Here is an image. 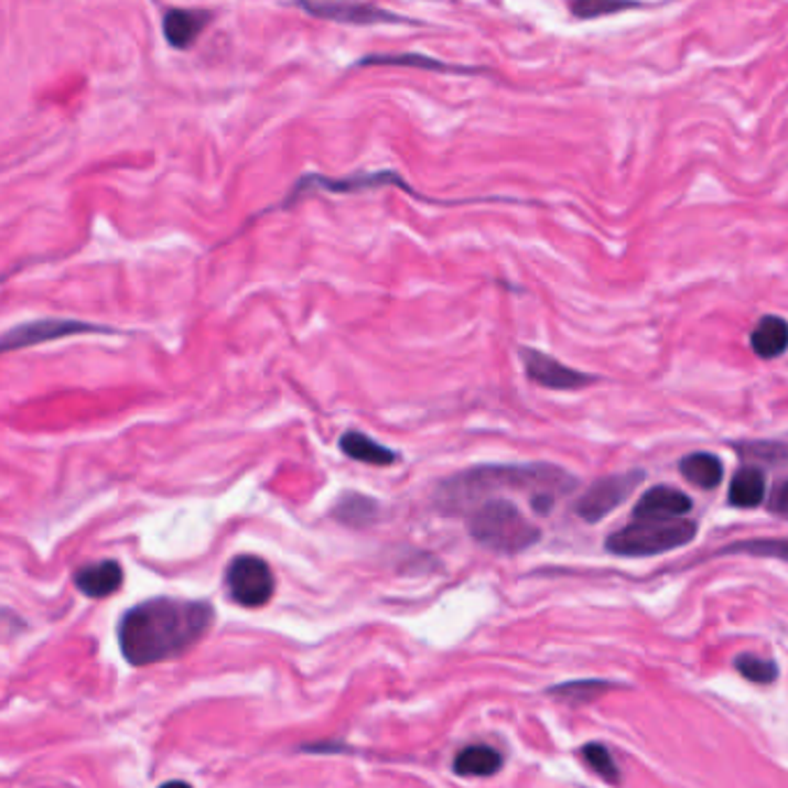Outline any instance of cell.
<instances>
[{"instance_id": "cell-19", "label": "cell", "mask_w": 788, "mask_h": 788, "mask_svg": "<svg viewBox=\"0 0 788 788\" xmlns=\"http://www.w3.org/2000/svg\"><path fill=\"white\" fill-rule=\"evenodd\" d=\"M613 687L615 684L602 682V680H576V682L551 687V689H548V697H553L558 701L573 703V705H581V703H590L594 699L604 697V691H608Z\"/></svg>"}, {"instance_id": "cell-13", "label": "cell", "mask_w": 788, "mask_h": 788, "mask_svg": "<svg viewBox=\"0 0 788 788\" xmlns=\"http://www.w3.org/2000/svg\"><path fill=\"white\" fill-rule=\"evenodd\" d=\"M766 493H768V484H766V474H763L760 467L756 465L740 467L731 479L728 505L735 509H754L766 501Z\"/></svg>"}, {"instance_id": "cell-15", "label": "cell", "mask_w": 788, "mask_h": 788, "mask_svg": "<svg viewBox=\"0 0 788 788\" xmlns=\"http://www.w3.org/2000/svg\"><path fill=\"white\" fill-rule=\"evenodd\" d=\"M505 766L501 754L488 745H469L453 758V773L461 777H490Z\"/></svg>"}, {"instance_id": "cell-20", "label": "cell", "mask_w": 788, "mask_h": 788, "mask_svg": "<svg viewBox=\"0 0 788 788\" xmlns=\"http://www.w3.org/2000/svg\"><path fill=\"white\" fill-rule=\"evenodd\" d=\"M358 67L364 65H396V67H421V69H442V72H469L467 67H456L442 61H435L430 56L421 54H381V56H366L356 63Z\"/></svg>"}, {"instance_id": "cell-22", "label": "cell", "mask_w": 788, "mask_h": 788, "mask_svg": "<svg viewBox=\"0 0 788 788\" xmlns=\"http://www.w3.org/2000/svg\"><path fill=\"white\" fill-rule=\"evenodd\" d=\"M336 518L341 522H347V525H366L370 520H375L377 516V505H375V499L370 497H364V495H345L341 501H338V507H336Z\"/></svg>"}, {"instance_id": "cell-5", "label": "cell", "mask_w": 788, "mask_h": 788, "mask_svg": "<svg viewBox=\"0 0 788 788\" xmlns=\"http://www.w3.org/2000/svg\"><path fill=\"white\" fill-rule=\"evenodd\" d=\"M225 587L234 604L259 608L271 602L276 579L267 560L257 555H238L225 571Z\"/></svg>"}, {"instance_id": "cell-4", "label": "cell", "mask_w": 788, "mask_h": 788, "mask_svg": "<svg viewBox=\"0 0 788 788\" xmlns=\"http://www.w3.org/2000/svg\"><path fill=\"white\" fill-rule=\"evenodd\" d=\"M699 535L694 520H634L606 539V551L619 558H652L691 543Z\"/></svg>"}, {"instance_id": "cell-18", "label": "cell", "mask_w": 788, "mask_h": 788, "mask_svg": "<svg viewBox=\"0 0 788 788\" xmlns=\"http://www.w3.org/2000/svg\"><path fill=\"white\" fill-rule=\"evenodd\" d=\"M716 555H752V558H773V560L788 562V539L735 541L722 548Z\"/></svg>"}, {"instance_id": "cell-25", "label": "cell", "mask_w": 788, "mask_h": 788, "mask_svg": "<svg viewBox=\"0 0 788 788\" xmlns=\"http://www.w3.org/2000/svg\"><path fill=\"white\" fill-rule=\"evenodd\" d=\"M737 451L743 453V456L756 458L760 463H773V465L788 463V444H779V442H752L745 446H737Z\"/></svg>"}, {"instance_id": "cell-8", "label": "cell", "mask_w": 788, "mask_h": 788, "mask_svg": "<svg viewBox=\"0 0 788 788\" xmlns=\"http://www.w3.org/2000/svg\"><path fill=\"white\" fill-rule=\"evenodd\" d=\"M520 361L525 366V375H528L535 385L553 391H576L596 381L594 375L569 368L562 361H558V358L532 347H520Z\"/></svg>"}, {"instance_id": "cell-1", "label": "cell", "mask_w": 788, "mask_h": 788, "mask_svg": "<svg viewBox=\"0 0 788 788\" xmlns=\"http://www.w3.org/2000/svg\"><path fill=\"white\" fill-rule=\"evenodd\" d=\"M215 611L208 602L158 600L132 606L118 623V645L128 663L151 666L176 659L208 634Z\"/></svg>"}, {"instance_id": "cell-16", "label": "cell", "mask_w": 788, "mask_h": 788, "mask_svg": "<svg viewBox=\"0 0 788 788\" xmlns=\"http://www.w3.org/2000/svg\"><path fill=\"white\" fill-rule=\"evenodd\" d=\"M749 345L760 358H779L788 349V322L777 315H766L754 326Z\"/></svg>"}, {"instance_id": "cell-27", "label": "cell", "mask_w": 788, "mask_h": 788, "mask_svg": "<svg viewBox=\"0 0 788 788\" xmlns=\"http://www.w3.org/2000/svg\"><path fill=\"white\" fill-rule=\"evenodd\" d=\"M160 788H193V786H190L187 781H166Z\"/></svg>"}, {"instance_id": "cell-14", "label": "cell", "mask_w": 788, "mask_h": 788, "mask_svg": "<svg viewBox=\"0 0 788 788\" xmlns=\"http://www.w3.org/2000/svg\"><path fill=\"white\" fill-rule=\"evenodd\" d=\"M341 449L347 458L375 465V467H389L398 461L396 451L387 449L385 444H379L377 440L368 438L366 433H358V430H347L341 438Z\"/></svg>"}, {"instance_id": "cell-24", "label": "cell", "mask_w": 788, "mask_h": 788, "mask_svg": "<svg viewBox=\"0 0 788 788\" xmlns=\"http://www.w3.org/2000/svg\"><path fill=\"white\" fill-rule=\"evenodd\" d=\"M638 8L640 6H636V3H611V0H576V3L569 6V10L579 19H596V17L617 14V12H627V10H638Z\"/></svg>"}, {"instance_id": "cell-11", "label": "cell", "mask_w": 788, "mask_h": 788, "mask_svg": "<svg viewBox=\"0 0 788 788\" xmlns=\"http://www.w3.org/2000/svg\"><path fill=\"white\" fill-rule=\"evenodd\" d=\"M211 14L202 10H183V8H172L164 12L162 19V33L164 40L170 42L174 50H187L197 42L202 31L208 26Z\"/></svg>"}, {"instance_id": "cell-7", "label": "cell", "mask_w": 788, "mask_h": 788, "mask_svg": "<svg viewBox=\"0 0 788 788\" xmlns=\"http://www.w3.org/2000/svg\"><path fill=\"white\" fill-rule=\"evenodd\" d=\"M90 333L93 336H114L118 331L102 324L79 322V320H35L6 331L0 347H3V352H12V349H23V347L63 341L72 336H90Z\"/></svg>"}, {"instance_id": "cell-10", "label": "cell", "mask_w": 788, "mask_h": 788, "mask_svg": "<svg viewBox=\"0 0 788 788\" xmlns=\"http://www.w3.org/2000/svg\"><path fill=\"white\" fill-rule=\"evenodd\" d=\"M691 497L671 486H655L643 493L634 507V520H678L691 511Z\"/></svg>"}, {"instance_id": "cell-17", "label": "cell", "mask_w": 788, "mask_h": 788, "mask_svg": "<svg viewBox=\"0 0 788 788\" xmlns=\"http://www.w3.org/2000/svg\"><path fill=\"white\" fill-rule=\"evenodd\" d=\"M680 472L689 484H694L703 490H712L722 484L724 479V465L722 461L712 456V453L699 451V453H689L680 461Z\"/></svg>"}, {"instance_id": "cell-23", "label": "cell", "mask_w": 788, "mask_h": 788, "mask_svg": "<svg viewBox=\"0 0 788 788\" xmlns=\"http://www.w3.org/2000/svg\"><path fill=\"white\" fill-rule=\"evenodd\" d=\"M733 666L740 676L754 684H770L779 676V666L773 659H763L756 655H740Z\"/></svg>"}, {"instance_id": "cell-26", "label": "cell", "mask_w": 788, "mask_h": 788, "mask_svg": "<svg viewBox=\"0 0 788 788\" xmlns=\"http://www.w3.org/2000/svg\"><path fill=\"white\" fill-rule=\"evenodd\" d=\"M768 507L775 516L788 518V479L775 486V490L770 493V499H768Z\"/></svg>"}, {"instance_id": "cell-6", "label": "cell", "mask_w": 788, "mask_h": 788, "mask_svg": "<svg viewBox=\"0 0 788 788\" xmlns=\"http://www.w3.org/2000/svg\"><path fill=\"white\" fill-rule=\"evenodd\" d=\"M645 472L643 469H629V472H617L596 479L576 501V514L585 522H600L608 514H613L619 505L634 495V490L643 484Z\"/></svg>"}, {"instance_id": "cell-2", "label": "cell", "mask_w": 788, "mask_h": 788, "mask_svg": "<svg viewBox=\"0 0 788 788\" xmlns=\"http://www.w3.org/2000/svg\"><path fill=\"white\" fill-rule=\"evenodd\" d=\"M576 486V476L551 463L476 465L444 479L435 490V505L442 514L461 518L476 501L516 493L528 497L539 516H546Z\"/></svg>"}, {"instance_id": "cell-3", "label": "cell", "mask_w": 788, "mask_h": 788, "mask_svg": "<svg viewBox=\"0 0 788 788\" xmlns=\"http://www.w3.org/2000/svg\"><path fill=\"white\" fill-rule=\"evenodd\" d=\"M461 518H465L467 530L476 543L501 555L528 551L541 539L537 525L520 511L514 499L505 495H493L476 501Z\"/></svg>"}, {"instance_id": "cell-12", "label": "cell", "mask_w": 788, "mask_h": 788, "mask_svg": "<svg viewBox=\"0 0 788 788\" xmlns=\"http://www.w3.org/2000/svg\"><path fill=\"white\" fill-rule=\"evenodd\" d=\"M123 583V569L116 560H102L77 569L75 585L90 600H105Z\"/></svg>"}, {"instance_id": "cell-9", "label": "cell", "mask_w": 788, "mask_h": 788, "mask_svg": "<svg viewBox=\"0 0 788 788\" xmlns=\"http://www.w3.org/2000/svg\"><path fill=\"white\" fill-rule=\"evenodd\" d=\"M299 8L313 17L338 23H354V26H370V23H414L412 19H404L391 10L368 3H299Z\"/></svg>"}, {"instance_id": "cell-21", "label": "cell", "mask_w": 788, "mask_h": 788, "mask_svg": "<svg viewBox=\"0 0 788 788\" xmlns=\"http://www.w3.org/2000/svg\"><path fill=\"white\" fill-rule=\"evenodd\" d=\"M581 758L587 763L594 775H600L611 786H617L619 781H623V775H619L617 763L606 745L587 743L585 747H581Z\"/></svg>"}]
</instances>
